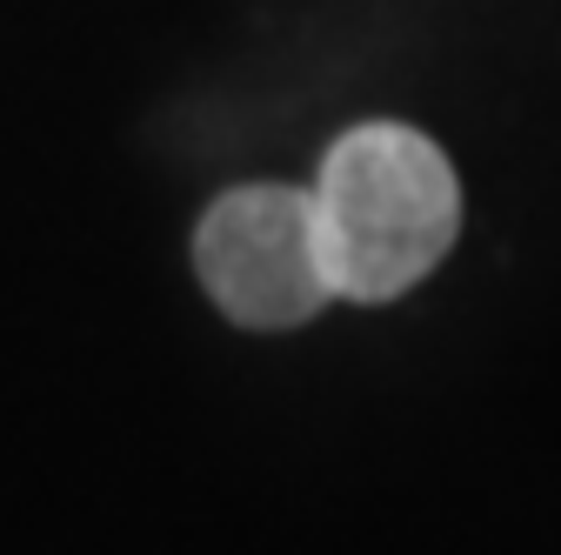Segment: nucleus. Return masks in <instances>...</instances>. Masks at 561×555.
<instances>
[{"label": "nucleus", "instance_id": "nucleus-1", "mask_svg": "<svg viewBox=\"0 0 561 555\" xmlns=\"http://www.w3.org/2000/svg\"><path fill=\"white\" fill-rule=\"evenodd\" d=\"M308 194L328 282L347 302L408 295L461 235V181L448 155L408 121L347 127Z\"/></svg>", "mask_w": 561, "mask_h": 555}, {"label": "nucleus", "instance_id": "nucleus-2", "mask_svg": "<svg viewBox=\"0 0 561 555\" xmlns=\"http://www.w3.org/2000/svg\"><path fill=\"white\" fill-rule=\"evenodd\" d=\"M194 268L215 308L241 328H301L334 302L314 194L288 181L228 188L194 228Z\"/></svg>", "mask_w": 561, "mask_h": 555}]
</instances>
